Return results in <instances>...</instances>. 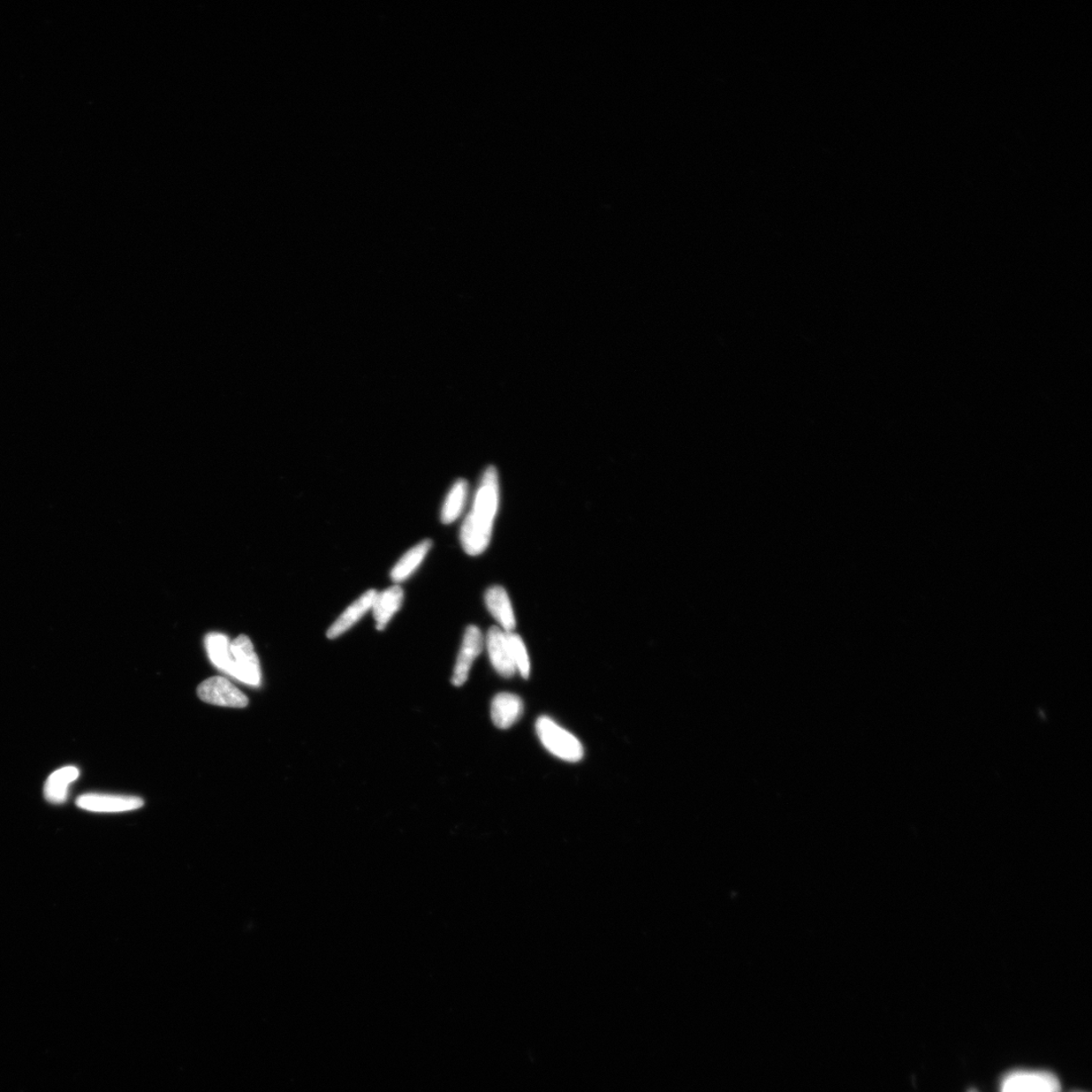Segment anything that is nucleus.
I'll return each instance as SVG.
<instances>
[{"instance_id": "4468645a", "label": "nucleus", "mask_w": 1092, "mask_h": 1092, "mask_svg": "<svg viewBox=\"0 0 1092 1092\" xmlns=\"http://www.w3.org/2000/svg\"><path fill=\"white\" fill-rule=\"evenodd\" d=\"M204 647L211 662L217 669L233 678L234 663L231 652V641L228 636L219 633H211L204 637Z\"/></svg>"}, {"instance_id": "6e6552de", "label": "nucleus", "mask_w": 1092, "mask_h": 1092, "mask_svg": "<svg viewBox=\"0 0 1092 1092\" xmlns=\"http://www.w3.org/2000/svg\"><path fill=\"white\" fill-rule=\"evenodd\" d=\"M485 644H487L491 663L495 670L504 678L513 677L517 670L513 662L507 633L497 626L491 627L487 639H485Z\"/></svg>"}, {"instance_id": "f3484780", "label": "nucleus", "mask_w": 1092, "mask_h": 1092, "mask_svg": "<svg viewBox=\"0 0 1092 1092\" xmlns=\"http://www.w3.org/2000/svg\"><path fill=\"white\" fill-rule=\"evenodd\" d=\"M508 642L511 650L513 662L521 676L528 679L530 674V661L528 652L525 642H523L520 635L515 633H507Z\"/></svg>"}, {"instance_id": "9b49d317", "label": "nucleus", "mask_w": 1092, "mask_h": 1092, "mask_svg": "<svg viewBox=\"0 0 1092 1092\" xmlns=\"http://www.w3.org/2000/svg\"><path fill=\"white\" fill-rule=\"evenodd\" d=\"M485 605L498 624L506 633H512L516 627L515 614L509 596L504 588L494 586L485 593Z\"/></svg>"}, {"instance_id": "f8f14e48", "label": "nucleus", "mask_w": 1092, "mask_h": 1092, "mask_svg": "<svg viewBox=\"0 0 1092 1092\" xmlns=\"http://www.w3.org/2000/svg\"><path fill=\"white\" fill-rule=\"evenodd\" d=\"M403 601V589L397 585L383 591L382 593H377L373 608H371L376 621L377 631H384L394 614L401 609Z\"/></svg>"}, {"instance_id": "20e7f679", "label": "nucleus", "mask_w": 1092, "mask_h": 1092, "mask_svg": "<svg viewBox=\"0 0 1092 1092\" xmlns=\"http://www.w3.org/2000/svg\"><path fill=\"white\" fill-rule=\"evenodd\" d=\"M196 693L202 701L217 707L244 708L249 703L247 696L224 677L204 680L197 687Z\"/></svg>"}, {"instance_id": "a211bd4d", "label": "nucleus", "mask_w": 1092, "mask_h": 1092, "mask_svg": "<svg viewBox=\"0 0 1092 1092\" xmlns=\"http://www.w3.org/2000/svg\"><path fill=\"white\" fill-rule=\"evenodd\" d=\"M969 1092H976V1091H974V1090H971V1091H969Z\"/></svg>"}, {"instance_id": "9d476101", "label": "nucleus", "mask_w": 1092, "mask_h": 1092, "mask_svg": "<svg viewBox=\"0 0 1092 1092\" xmlns=\"http://www.w3.org/2000/svg\"><path fill=\"white\" fill-rule=\"evenodd\" d=\"M525 712L521 698L511 693H500L492 699L491 716L492 723L500 730H507L517 723Z\"/></svg>"}, {"instance_id": "1a4fd4ad", "label": "nucleus", "mask_w": 1092, "mask_h": 1092, "mask_svg": "<svg viewBox=\"0 0 1092 1092\" xmlns=\"http://www.w3.org/2000/svg\"><path fill=\"white\" fill-rule=\"evenodd\" d=\"M377 595L376 590H368L362 594L359 599L341 614L335 622L330 626L327 632L329 640H335L338 636L343 635L354 626L366 614L373 608L375 599Z\"/></svg>"}, {"instance_id": "39448f33", "label": "nucleus", "mask_w": 1092, "mask_h": 1092, "mask_svg": "<svg viewBox=\"0 0 1092 1092\" xmlns=\"http://www.w3.org/2000/svg\"><path fill=\"white\" fill-rule=\"evenodd\" d=\"M76 806L98 814H118L139 809L144 800L136 796L88 793L79 796Z\"/></svg>"}, {"instance_id": "423d86ee", "label": "nucleus", "mask_w": 1092, "mask_h": 1092, "mask_svg": "<svg viewBox=\"0 0 1092 1092\" xmlns=\"http://www.w3.org/2000/svg\"><path fill=\"white\" fill-rule=\"evenodd\" d=\"M484 646V636L479 628L470 625L466 629L459 654L455 663L452 684L459 687L465 684L473 664L481 655Z\"/></svg>"}, {"instance_id": "f03ea898", "label": "nucleus", "mask_w": 1092, "mask_h": 1092, "mask_svg": "<svg viewBox=\"0 0 1092 1092\" xmlns=\"http://www.w3.org/2000/svg\"><path fill=\"white\" fill-rule=\"evenodd\" d=\"M536 732L542 745L552 755L567 762H579L583 757L581 741L548 716L536 722Z\"/></svg>"}, {"instance_id": "ddd939ff", "label": "nucleus", "mask_w": 1092, "mask_h": 1092, "mask_svg": "<svg viewBox=\"0 0 1092 1092\" xmlns=\"http://www.w3.org/2000/svg\"><path fill=\"white\" fill-rule=\"evenodd\" d=\"M79 770L73 765H67L53 772L44 786L46 800L53 804L66 801L70 788L79 777Z\"/></svg>"}, {"instance_id": "dca6fc26", "label": "nucleus", "mask_w": 1092, "mask_h": 1092, "mask_svg": "<svg viewBox=\"0 0 1092 1092\" xmlns=\"http://www.w3.org/2000/svg\"><path fill=\"white\" fill-rule=\"evenodd\" d=\"M468 498V484L459 479L455 482L447 494L442 509L443 525H451L464 512Z\"/></svg>"}, {"instance_id": "2eb2a0df", "label": "nucleus", "mask_w": 1092, "mask_h": 1092, "mask_svg": "<svg viewBox=\"0 0 1092 1092\" xmlns=\"http://www.w3.org/2000/svg\"><path fill=\"white\" fill-rule=\"evenodd\" d=\"M431 548L432 542L426 540L408 550L401 558L396 566L393 567L391 578L393 583H401L408 580L417 571V568L420 567Z\"/></svg>"}, {"instance_id": "0eeeda50", "label": "nucleus", "mask_w": 1092, "mask_h": 1092, "mask_svg": "<svg viewBox=\"0 0 1092 1092\" xmlns=\"http://www.w3.org/2000/svg\"><path fill=\"white\" fill-rule=\"evenodd\" d=\"M1060 1083L1048 1072H1015L1005 1077L1001 1092H1059Z\"/></svg>"}, {"instance_id": "f257e3e1", "label": "nucleus", "mask_w": 1092, "mask_h": 1092, "mask_svg": "<svg viewBox=\"0 0 1092 1092\" xmlns=\"http://www.w3.org/2000/svg\"><path fill=\"white\" fill-rule=\"evenodd\" d=\"M500 488L496 467L484 470L476 492L472 509L460 530L462 548L469 556L476 557L488 549L492 527L499 509Z\"/></svg>"}, {"instance_id": "7ed1b4c3", "label": "nucleus", "mask_w": 1092, "mask_h": 1092, "mask_svg": "<svg viewBox=\"0 0 1092 1092\" xmlns=\"http://www.w3.org/2000/svg\"><path fill=\"white\" fill-rule=\"evenodd\" d=\"M231 652L234 663L233 678L249 686H261V663L252 640L245 634L239 635L231 642Z\"/></svg>"}]
</instances>
